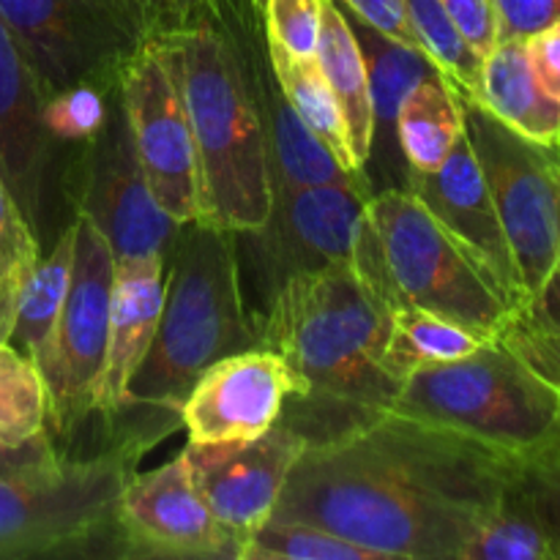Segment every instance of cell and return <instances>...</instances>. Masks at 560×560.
Masks as SVG:
<instances>
[{
    "instance_id": "obj_1",
    "label": "cell",
    "mask_w": 560,
    "mask_h": 560,
    "mask_svg": "<svg viewBox=\"0 0 560 560\" xmlns=\"http://www.w3.org/2000/svg\"><path fill=\"white\" fill-rule=\"evenodd\" d=\"M525 470L459 432L381 413L306 443L271 517L320 525L383 560H463Z\"/></svg>"
},
{
    "instance_id": "obj_2",
    "label": "cell",
    "mask_w": 560,
    "mask_h": 560,
    "mask_svg": "<svg viewBox=\"0 0 560 560\" xmlns=\"http://www.w3.org/2000/svg\"><path fill=\"white\" fill-rule=\"evenodd\" d=\"M388 334L392 310L353 262L290 279L257 320L260 348L282 355L304 386L282 421L315 443L386 413L402 388L386 370Z\"/></svg>"
},
{
    "instance_id": "obj_3",
    "label": "cell",
    "mask_w": 560,
    "mask_h": 560,
    "mask_svg": "<svg viewBox=\"0 0 560 560\" xmlns=\"http://www.w3.org/2000/svg\"><path fill=\"white\" fill-rule=\"evenodd\" d=\"M178 55V77L197 148V222L228 233L260 228L273 184L266 131L249 82L222 27L208 16L164 31Z\"/></svg>"
},
{
    "instance_id": "obj_4",
    "label": "cell",
    "mask_w": 560,
    "mask_h": 560,
    "mask_svg": "<svg viewBox=\"0 0 560 560\" xmlns=\"http://www.w3.org/2000/svg\"><path fill=\"white\" fill-rule=\"evenodd\" d=\"M353 268L388 306H419L495 339L517 310L501 284L405 186L372 191L353 241Z\"/></svg>"
},
{
    "instance_id": "obj_5",
    "label": "cell",
    "mask_w": 560,
    "mask_h": 560,
    "mask_svg": "<svg viewBox=\"0 0 560 560\" xmlns=\"http://www.w3.org/2000/svg\"><path fill=\"white\" fill-rule=\"evenodd\" d=\"M252 348L260 337L241 290L233 233L184 222L164 257L162 317L129 397L180 408L208 366Z\"/></svg>"
},
{
    "instance_id": "obj_6",
    "label": "cell",
    "mask_w": 560,
    "mask_h": 560,
    "mask_svg": "<svg viewBox=\"0 0 560 560\" xmlns=\"http://www.w3.org/2000/svg\"><path fill=\"white\" fill-rule=\"evenodd\" d=\"M386 413L459 432L528 470L560 457V392L501 337L465 359L416 370Z\"/></svg>"
},
{
    "instance_id": "obj_7",
    "label": "cell",
    "mask_w": 560,
    "mask_h": 560,
    "mask_svg": "<svg viewBox=\"0 0 560 560\" xmlns=\"http://www.w3.org/2000/svg\"><path fill=\"white\" fill-rule=\"evenodd\" d=\"M151 448L124 441L47 479H0V558H115V506Z\"/></svg>"
},
{
    "instance_id": "obj_8",
    "label": "cell",
    "mask_w": 560,
    "mask_h": 560,
    "mask_svg": "<svg viewBox=\"0 0 560 560\" xmlns=\"http://www.w3.org/2000/svg\"><path fill=\"white\" fill-rule=\"evenodd\" d=\"M459 104L465 135L512 246L528 304L560 249V145L528 140L479 98L459 96Z\"/></svg>"
},
{
    "instance_id": "obj_9",
    "label": "cell",
    "mask_w": 560,
    "mask_h": 560,
    "mask_svg": "<svg viewBox=\"0 0 560 560\" xmlns=\"http://www.w3.org/2000/svg\"><path fill=\"white\" fill-rule=\"evenodd\" d=\"M370 195V186L359 184L273 191L266 222L233 233L241 290L255 323L290 279L353 260L355 228Z\"/></svg>"
},
{
    "instance_id": "obj_10",
    "label": "cell",
    "mask_w": 560,
    "mask_h": 560,
    "mask_svg": "<svg viewBox=\"0 0 560 560\" xmlns=\"http://www.w3.org/2000/svg\"><path fill=\"white\" fill-rule=\"evenodd\" d=\"M74 228L69 293L36 359L47 388V432L55 443H63L96 410L109 337L113 249L82 213H74Z\"/></svg>"
},
{
    "instance_id": "obj_11",
    "label": "cell",
    "mask_w": 560,
    "mask_h": 560,
    "mask_svg": "<svg viewBox=\"0 0 560 560\" xmlns=\"http://www.w3.org/2000/svg\"><path fill=\"white\" fill-rule=\"evenodd\" d=\"M0 20L47 96L80 82L115 85L151 38L126 0H0Z\"/></svg>"
},
{
    "instance_id": "obj_12",
    "label": "cell",
    "mask_w": 560,
    "mask_h": 560,
    "mask_svg": "<svg viewBox=\"0 0 560 560\" xmlns=\"http://www.w3.org/2000/svg\"><path fill=\"white\" fill-rule=\"evenodd\" d=\"M69 195L113 249L115 262L162 255L173 249L180 222L153 200L137 159L120 82L109 88L104 124L77 151L69 170Z\"/></svg>"
},
{
    "instance_id": "obj_13",
    "label": "cell",
    "mask_w": 560,
    "mask_h": 560,
    "mask_svg": "<svg viewBox=\"0 0 560 560\" xmlns=\"http://www.w3.org/2000/svg\"><path fill=\"white\" fill-rule=\"evenodd\" d=\"M120 93L153 200L175 222H195L200 211L197 148L180 91L178 55L164 33L148 38L129 60Z\"/></svg>"
},
{
    "instance_id": "obj_14",
    "label": "cell",
    "mask_w": 560,
    "mask_h": 560,
    "mask_svg": "<svg viewBox=\"0 0 560 560\" xmlns=\"http://www.w3.org/2000/svg\"><path fill=\"white\" fill-rule=\"evenodd\" d=\"M200 16H208L222 27L244 69L266 131L273 191L317 184H359L372 189L370 178L345 170L290 107L273 69L262 11L249 0H208Z\"/></svg>"
},
{
    "instance_id": "obj_15",
    "label": "cell",
    "mask_w": 560,
    "mask_h": 560,
    "mask_svg": "<svg viewBox=\"0 0 560 560\" xmlns=\"http://www.w3.org/2000/svg\"><path fill=\"white\" fill-rule=\"evenodd\" d=\"M115 558L241 560V545L213 517L186 452L124 487L115 506Z\"/></svg>"
},
{
    "instance_id": "obj_16",
    "label": "cell",
    "mask_w": 560,
    "mask_h": 560,
    "mask_svg": "<svg viewBox=\"0 0 560 560\" xmlns=\"http://www.w3.org/2000/svg\"><path fill=\"white\" fill-rule=\"evenodd\" d=\"M306 438L279 419L260 438L228 443H189L191 474L213 517L244 550L246 539L277 509Z\"/></svg>"
},
{
    "instance_id": "obj_17",
    "label": "cell",
    "mask_w": 560,
    "mask_h": 560,
    "mask_svg": "<svg viewBox=\"0 0 560 560\" xmlns=\"http://www.w3.org/2000/svg\"><path fill=\"white\" fill-rule=\"evenodd\" d=\"M304 394L282 355L266 348L233 353L208 366L180 405L189 443L252 441L282 419L284 402Z\"/></svg>"
},
{
    "instance_id": "obj_18",
    "label": "cell",
    "mask_w": 560,
    "mask_h": 560,
    "mask_svg": "<svg viewBox=\"0 0 560 560\" xmlns=\"http://www.w3.org/2000/svg\"><path fill=\"white\" fill-rule=\"evenodd\" d=\"M44 104L47 91L0 20V178L38 244L49 219L55 159L63 151L44 126Z\"/></svg>"
},
{
    "instance_id": "obj_19",
    "label": "cell",
    "mask_w": 560,
    "mask_h": 560,
    "mask_svg": "<svg viewBox=\"0 0 560 560\" xmlns=\"http://www.w3.org/2000/svg\"><path fill=\"white\" fill-rule=\"evenodd\" d=\"M405 189L459 241L468 246L481 266L492 273L514 310L525 306L523 279H520L517 262H514L512 246H509L503 224L498 219L495 202L485 184L479 162L474 156L468 135H459L448 156L443 159L435 173L405 175Z\"/></svg>"
},
{
    "instance_id": "obj_20",
    "label": "cell",
    "mask_w": 560,
    "mask_h": 560,
    "mask_svg": "<svg viewBox=\"0 0 560 560\" xmlns=\"http://www.w3.org/2000/svg\"><path fill=\"white\" fill-rule=\"evenodd\" d=\"M164 301V257H129L115 262L113 301H109V337L96 410H115L129 399V383L140 370Z\"/></svg>"
},
{
    "instance_id": "obj_21",
    "label": "cell",
    "mask_w": 560,
    "mask_h": 560,
    "mask_svg": "<svg viewBox=\"0 0 560 560\" xmlns=\"http://www.w3.org/2000/svg\"><path fill=\"white\" fill-rule=\"evenodd\" d=\"M479 98L495 118L541 145H560V102L545 91L523 38L498 42L481 63Z\"/></svg>"
},
{
    "instance_id": "obj_22",
    "label": "cell",
    "mask_w": 560,
    "mask_h": 560,
    "mask_svg": "<svg viewBox=\"0 0 560 560\" xmlns=\"http://www.w3.org/2000/svg\"><path fill=\"white\" fill-rule=\"evenodd\" d=\"M342 9V5H339ZM350 31H353L355 42H359L361 58L366 66V82H370V98H372V151L370 159L377 153L399 151L397 142V115L402 107L405 96L419 85L424 77L435 74L438 69L430 60V55L421 49L408 47V44L388 38L386 33L375 31L359 16L345 11ZM402 153V151H399ZM366 159V162H370Z\"/></svg>"
},
{
    "instance_id": "obj_23",
    "label": "cell",
    "mask_w": 560,
    "mask_h": 560,
    "mask_svg": "<svg viewBox=\"0 0 560 560\" xmlns=\"http://www.w3.org/2000/svg\"><path fill=\"white\" fill-rule=\"evenodd\" d=\"M317 63L342 107L350 135L355 167L366 173V159L372 151V98L366 82V66L359 42L345 20L337 0H323L320 38H317Z\"/></svg>"
},
{
    "instance_id": "obj_24",
    "label": "cell",
    "mask_w": 560,
    "mask_h": 560,
    "mask_svg": "<svg viewBox=\"0 0 560 560\" xmlns=\"http://www.w3.org/2000/svg\"><path fill=\"white\" fill-rule=\"evenodd\" d=\"M463 131V104L441 71L424 77L399 107L397 142L413 173H435Z\"/></svg>"
},
{
    "instance_id": "obj_25",
    "label": "cell",
    "mask_w": 560,
    "mask_h": 560,
    "mask_svg": "<svg viewBox=\"0 0 560 560\" xmlns=\"http://www.w3.org/2000/svg\"><path fill=\"white\" fill-rule=\"evenodd\" d=\"M74 219L66 224L52 241L49 252H44L38 266L27 277L25 288H22L20 299H16L14 323H11V334L5 342L11 348L20 350L22 355L36 364L42 355L44 345H47L49 334H52L55 323H58L60 306H63L66 293H69L71 279V257H74Z\"/></svg>"
},
{
    "instance_id": "obj_26",
    "label": "cell",
    "mask_w": 560,
    "mask_h": 560,
    "mask_svg": "<svg viewBox=\"0 0 560 560\" xmlns=\"http://www.w3.org/2000/svg\"><path fill=\"white\" fill-rule=\"evenodd\" d=\"M490 339L479 337L470 328L419 310V306H399L392 312V334L386 345V370L397 381L413 375L421 366L448 364L470 355Z\"/></svg>"
},
{
    "instance_id": "obj_27",
    "label": "cell",
    "mask_w": 560,
    "mask_h": 560,
    "mask_svg": "<svg viewBox=\"0 0 560 560\" xmlns=\"http://www.w3.org/2000/svg\"><path fill=\"white\" fill-rule=\"evenodd\" d=\"M268 47H271L273 69H277L279 82H282L284 96H288L295 115L304 120L306 129L331 151V156L337 159L345 170H350V173L355 175H366L355 167L342 107H339L337 96H334L331 85H328L317 58H293V55L273 47L271 42H268Z\"/></svg>"
},
{
    "instance_id": "obj_28",
    "label": "cell",
    "mask_w": 560,
    "mask_h": 560,
    "mask_svg": "<svg viewBox=\"0 0 560 560\" xmlns=\"http://www.w3.org/2000/svg\"><path fill=\"white\" fill-rule=\"evenodd\" d=\"M241 560H383L381 552L342 539L320 525L268 517L246 539Z\"/></svg>"
},
{
    "instance_id": "obj_29",
    "label": "cell",
    "mask_w": 560,
    "mask_h": 560,
    "mask_svg": "<svg viewBox=\"0 0 560 560\" xmlns=\"http://www.w3.org/2000/svg\"><path fill=\"white\" fill-rule=\"evenodd\" d=\"M405 14L416 33L419 47L430 55L432 63L441 69L448 85L459 96H476L481 80V63L485 60L468 47L454 22L443 11L441 0H402Z\"/></svg>"
},
{
    "instance_id": "obj_30",
    "label": "cell",
    "mask_w": 560,
    "mask_h": 560,
    "mask_svg": "<svg viewBox=\"0 0 560 560\" xmlns=\"http://www.w3.org/2000/svg\"><path fill=\"white\" fill-rule=\"evenodd\" d=\"M47 430V388L27 355L0 342V441L22 443Z\"/></svg>"
},
{
    "instance_id": "obj_31",
    "label": "cell",
    "mask_w": 560,
    "mask_h": 560,
    "mask_svg": "<svg viewBox=\"0 0 560 560\" xmlns=\"http://www.w3.org/2000/svg\"><path fill=\"white\" fill-rule=\"evenodd\" d=\"M42 255L44 249L36 233L25 222L14 197L0 178V342L9 339L16 299Z\"/></svg>"
},
{
    "instance_id": "obj_32",
    "label": "cell",
    "mask_w": 560,
    "mask_h": 560,
    "mask_svg": "<svg viewBox=\"0 0 560 560\" xmlns=\"http://www.w3.org/2000/svg\"><path fill=\"white\" fill-rule=\"evenodd\" d=\"M120 82V80H118ZM113 85L80 82L47 96L44 126L60 148H82L104 124L107 96Z\"/></svg>"
},
{
    "instance_id": "obj_33",
    "label": "cell",
    "mask_w": 560,
    "mask_h": 560,
    "mask_svg": "<svg viewBox=\"0 0 560 560\" xmlns=\"http://www.w3.org/2000/svg\"><path fill=\"white\" fill-rule=\"evenodd\" d=\"M266 36L293 58H315L320 38L323 0H266Z\"/></svg>"
},
{
    "instance_id": "obj_34",
    "label": "cell",
    "mask_w": 560,
    "mask_h": 560,
    "mask_svg": "<svg viewBox=\"0 0 560 560\" xmlns=\"http://www.w3.org/2000/svg\"><path fill=\"white\" fill-rule=\"evenodd\" d=\"M63 465L66 457L47 430L22 443L0 441V479H47Z\"/></svg>"
},
{
    "instance_id": "obj_35",
    "label": "cell",
    "mask_w": 560,
    "mask_h": 560,
    "mask_svg": "<svg viewBox=\"0 0 560 560\" xmlns=\"http://www.w3.org/2000/svg\"><path fill=\"white\" fill-rule=\"evenodd\" d=\"M495 11L498 42L528 38L560 20V0H490Z\"/></svg>"
},
{
    "instance_id": "obj_36",
    "label": "cell",
    "mask_w": 560,
    "mask_h": 560,
    "mask_svg": "<svg viewBox=\"0 0 560 560\" xmlns=\"http://www.w3.org/2000/svg\"><path fill=\"white\" fill-rule=\"evenodd\" d=\"M501 339L530 370L539 372L550 386H556L560 392V337L534 331V328L523 326L512 317L509 326L501 331Z\"/></svg>"
},
{
    "instance_id": "obj_37",
    "label": "cell",
    "mask_w": 560,
    "mask_h": 560,
    "mask_svg": "<svg viewBox=\"0 0 560 560\" xmlns=\"http://www.w3.org/2000/svg\"><path fill=\"white\" fill-rule=\"evenodd\" d=\"M441 5L459 31V36L485 60L498 44L495 11H492L490 0H441Z\"/></svg>"
},
{
    "instance_id": "obj_38",
    "label": "cell",
    "mask_w": 560,
    "mask_h": 560,
    "mask_svg": "<svg viewBox=\"0 0 560 560\" xmlns=\"http://www.w3.org/2000/svg\"><path fill=\"white\" fill-rule=\"evenodd\" d=\"M337 3L353 16H359L361 22H366L370 27L386 33L388 38H397V42L408 44V47L421 49L419 42H416L413 27L408 22V14H405L402 0H337Z\"/></svg>"
},
{
    "instance_id": "obj_39",
    "label": "cell",
    "mask_w": 560,
    "mask_h": 560,
    "mask_svg": "<svg viewBox=\"0 0 560 560\" xmlns=\"http://www.w3.org/2000/svg\"><path fill=\"white\" fill-rule=\"evenodd\" d=\"M514 320L534 328V331L560 337V249L550 273H547V279L541 282V288L536 290L528 299V304L514 315Z\"/></svg>"
},
{
    "instance_id": "obj_40",
    "label": "cell",
    "mask_w": 560,
    "mask_h": 560,
    "mask_svg": "<svg viewBox=\"0 0 560 560\" xmlns=\"http://www.w3.org/2000/svg\"><path fill=\"white\" fill-rule=\"evenodd\" d=\"M525 47L545 91L560 102V20L525 38Z\"/></svg>"
},
{
    "instance_id": "obj_41",
    "label": "cell",
    "mask_w": 560,
    "mask_h": 560,
    "mask_svg": "<svg viewBox=\"0 0 560 560\" xmlns=\"http://www.w3.org/2000/svg\"><path fill=\"white\" fill-rule=\"evenodd\" d=\"M528 485L534 490L536 506H539L541 520L550 530V539L560 560V457L550 468L528 470Z\"/></svg>"
},
{
    "instance_id": "obj_42",
    "label": "cell",
    "mask_w": 560,
    "mask_h": 560,
    "mask_svg": "<svg viewBox=\"0 0 560 560\" xmlns=\"http://www.w3.org/2000/svg\"><path fill=\"white\" fill-rule=\"evenodd\" d=\"M126 3H129L131 11L140 16L142 25L148 27V33H151V36H156V33H164L173 27L167 0H126Z\"/></svg>"
},
{
    "instance_id": "obj_43",
    "label": "cell",
    "mask_w": 560,
    "mask_h": 560,
    "mask_svg": "<svg viewBox=\"0 0 560 560\" xmlns=\"http://www.w3.org/2000/svg\"><path fill=\"white\" fill-rule=\"evenodd\" d=\"M167 3H170V20H173V27H170V31H175V27L191 25V22L202 14L208 0H167Z\"/></svg>"
},
{
    "instance_id": "obj_44",
    "label": "cell",
    "mask_w": 560,
    "mask_h": 560,
    "mask_svg": "<svg viewBox=\"0 0 560 560\" xmlns=\"http://www.w3.org/2000/svg\"><path fill=\"white\" fill-rule=\"evenodd\" d=\"M249 3H252V5H257V9H260V11L266 9V0H249Z\"/></svg>"
}]
</instances>
